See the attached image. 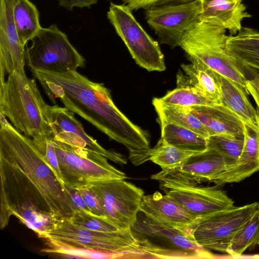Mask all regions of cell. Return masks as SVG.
<instances>
[{"label":"cell","mask_w":259,"mask_h":259,"mask_svg":"<svg viewBox=\"0 0 259 259\" xmlns=\"http://www.w3.org/2000/svg\"><path fill=\"white\" fill-rule=\"evenodd\" d=\"M0 228L11 216L39 238L75 210L63 181L33 140L0 114Z\"/></svg>","instance_id":"6da1fadb"},{"label":"cell","mask_w":259,"mask_h":259,"mask_svg":"<svg viewBox=\"0 0 259 259\" xmlns=\"http://www.w3.org/2000/svg\"><path fill=\"white\" fill-rule=\"evenodd\" d=\"M52 102L57 98L64 107L89 122L111 139L124 145L129 159L138 166L147 161L150 150L147 132L130 121L116 107L103 83L90 80L77 71L55 73L32 70Z\"/></svg>","instance_id":"7a4b0ae2"},{"label":"cell","mask_w":259,"mask_h":259,"mask_svg":"<svg viewBox=\"0 0 259 259\" xmlns=\"http://www.w3.org/2000/svg\"><path fill=\"white\" fill-rule=\"evenodd\" d=\"M47 247L42 252L68 257L85 258H146L131 228L117 232L89 230L71 222L68 218L58 220L41 235Z\"/></svg>","instance_id":"3957f363"},{"label":"cell","mask_w":259,"mask_h":259,"mask_svg":"<svg viewBox=\"0 0 259 259\" xmlns=\"http://www.w3.org/2000/svg\"><path fill=\"white\" fill-rule=\"evenodd\" d=\"M48 105L34 79L19 68L0 83V114L18 131L32 139L52 136Z\"/></svg>","instance_id":"277c9868"},{"label":"cell","mask_w":259,"mask_h":259,"mask_svg":"<svg viewBox=\"0 0 259 259\" xmlns=\"http://www.w3.org/2000/svg\"><path fill=\"white\" fill-rule=\"evenodd\" d=\"M228 37L226 30L222 26L198 20L185 32L179 47L189 60L201 63L238 83L249 94L244 69L228 52Z\"/></svg>","instance_id":"5b68a950"},{"label":"cell","mask_w":259,"mask_h":259,"mask_svg":"<svg viewBox=\"0 0 259 259\" xmlns=\"http://www.w3.org/2000/svg\"><path fill=\"white\" fill-rule=\"evenodd\" d=\"M147 258H209L213 254L195 241L191 231L169 227L139 211L131 227Z\"/></svg>","instance_id":"8992f818"},{"label":"cell","mask_w":259,"mask_h":259,"mask_svg":"<svg viewBox=\"0 0 259 259\" xmlns=\"http://www.w3.org/2000/svg\"><path fill=\"white\" fill-rule=\"evenodd\" d=\"M25 48V64L32 70L55 73L76 71L85 64L84 58L56 24L41 28Z\"/></svg>","instance_id":"52a82bcc"},{"label":"cell","mask_w":259,"mask_h":259,"mask_svg":"<svg viewBox=\"0 0 259 259\" xmlns=\"http://www.w3.org/2000/svg\"><path fill=\"white\" fill-rule=\"evenodd\" d=\"M52 139L55 147L61 179L75 188L95 181L125 179V174L108 162V158L89 148L71 146Z\"/></svg>","instance_id":"ba28073f"},{"label":"cell","mask_w":259,"mask_h":259,"mask_svg":"<svg viewBox=\"0 0 259 259\" xmlns=\"http://www.w3.org/2000/svg\"><path fill=\"white\" fill-rule=\"evenodd\" d=\"M126 5L110 3L107 18L140 67L149 71L165 70L164 55L154 40L138 22Z\"/></svg>","instance_id":"9c48e42d"},{"label":"cell","mask_w":259,"mask_h":259,"mask_svg":"<svg viewBox=\"0 0 259 259\" xmlns=\"http://www.w3.org/2000/svg\"><path fill=\"white\" fill-rule=\"evenodd\" d=\"M258 202L219 210L199 218L191 229L203 249L227 252L235 234L257 208Z\"/></svg>","instance_id":"30bf717a"},{"label":"cell","mask_w":259,"mask_h":259,"mask_svg":"<svg viewBox=\"0 0 259 259\" xmlns=\"http://www.w3.org/2000/svg\"><path fill=\"white\" fill-rule=\"evenodd\" d=\"M97 195L106 217L123 229L131 228L139 213L144 192L124 179H113L88 185Z\"/></svg>","instance_id":"8fae6325"},{"label":"cell","mask_w":259,"mask_h":259,"mask_svg":"<svg viewBox=\"0 0 259 259\" xmlns=\"http://www.w3.org/2000/svg\"><path fill=\"white\" fill-rule=\"evenodd\" d=\"M203 0L171 4L145 10V19L158 36L161 44L179 47L188 29L199 20Z\"/></svg>","instance_id":"7c38bea8"},{"label":"cell","mask_w":259,"mask_h":259,"mask_svg":"<svg viewBox=\"0 0 259 259\" xmlns=\"http://www.w3.org/2000/svg\"><path fill=\"white\" fill-rule=\"evenodd\" d=\"M160 188L189 212L201 218L214 212L233 207L234 202L217 187H199L170 178L156 179Z\"/></svg>","instance_id":"4fadbf2b"},{"label":"cell","mask_w":259,"mask_h":259,"mask_svg":"<svg viewBox=\"0 0 259 259\" xmlns=\"http://www.w3.org/2000/svg\"><path fill=\"white\" fill-rule=\"evenodd\" d=\"M48 113L54 139L71 146L89 148L118 164L127 163L123 155L105 149L88 135L82 124L75 118L74 112L65 107L55 105H49Z\"/></svg>","instance_id":"5bb4252c"},{"label":"cell","mask_w":259,"mask_h":259,"mask_svg":"<svg viewBox=\"0 0 259 259\" xmlns=\"http://www.w3.org/2000/svg\"><path fill=\"white\" fill-rule=\"evenodd\" d=\"M227 167L223 157L215 150L207 148L204 151L194 153L175 168L162 169L152 175L151 179L170 178L195 185L202 182L213 183Z\"/></svg>","instance_id":"9a60e30c"},{"label":"cell","mask_w":259,"mask_h":259,"mask_svg":"<svg viewBox=\"0 0 259 259\" xmlns=\"http://www.w3.org/2000/svg\"><path fill=\"white\" fill-rule=\"evenodd\" d=\"M25 47L18 37L13 16V0H0V83L7 74L25 65Z\"/></svg>","instance_id":"2e32d148"},{"label":"cell","mask_w":259,"mask_h":259,"mask_svg":"<svg viewBox=\"0 0 259 259\" xmlns=\"http://www.w3.org/2000/svg\"><path fill=\"white\" fill-rule=\"evenodd\" d=\"M140 210L162 224L184 231H191L199 219L175 199L159 192L144 195Z\"/></svg>","instance_id":"e0dca14e"},{"label":"cell","mask_w":259,"mask_h":259,"mask_svg":"<svg viewBox=\"0 0 259 259\" xmlns=\"http://www.w3.org/2000/svg\"><path fill=\"white\" fill-rule=\"evenodd\" d=\"M259 171V130L244 123V145L234 164L221 174L214 181L220 185L239 182Z\"/></svg>","instance_id":"ac0fdd59"},{"label":"cell","mask_w":259,"mask_h":259,"mask_svg":"<svg viewBox=\"0 0 259 259\" xmlns=\"http://www.w3.org/2000/svg\"><path fill=\"white\" fill-rule=\"evenodd\" d=\"M251 17L242 1L203 0L199 20L222 26L234 35L241 29L243 20Z\"/></svg>","instance_id":"d6986e66"},{"label":"cell","mask_w":259,"mask_h":259,"mask_svg":"<svg viewBox=\"0 0 259 259\" xmlns=\"http://www.w3.org/2000/svg\"><path fill=\"white\" fill-rule=\"evenodd\" d=\"M207 131L209 136L220 134L244 136V123L222 104L199 105L189 108Z\"/></svg>","instance_id":"ffe728a7"},{"label":"cell","mask_w":259,"mask_h":259,"mask_svg":"<svg viewBox=\"0 0 259 259\" xmlns=\"http://www.w3.org/2000/svg\"><path fill=\"white\" fill-rule=\"evenodd\" d=\"M181 65L177 74V87L189 88L214 104H222L219 85L213 70L204 64L190 60Z\"/></svg>","instance_id":"44dd1931"},{"label":"cell","mask_w":259,"mask_h":259,"mask_svg":"<svg viewBox=\"0 0 259 259\" xmlns=\"http://www.w3.org/2000/svg\"><path fill=\"white\" fill-rule=\"evenodd\" d=\"M220 89L221 104L237 115L244 123L259 130V110L250 102L244 89L238 83L213 71Z\"/></svg>","instance_id":"7402d4cb"},{"label":"cell","mask_w":259,"mask_h":259,"mask_svg":"<svg viewBox=\"0 0 259 259\" xmlns=\"http://www.w3.org/2000/svg\"><path fill=\"white\" fill-rule=\"evenodd\" d=\"M13 16L18 37L25 47L42 28L38 11L29 0H13Z\"/></svg>","instance_id":"603a6c76"},{"label":"cell","mask_w":259,"mask_h":259,"mask_svg":"<svg viewBox=\"0 0 259 259\" xmlns=\"http://www.w3.org/2000/svg\"><path fill=\"white\" fill-rule=\"evenodd\" d=\"M153 105L160 124L172 123L193 131L207 139L209 135L198 118L189 108L166 105L158 98L153 99Z\"/></svg>","instance_id":"cb8c5ba5"},{"label":"cell","mask_w":259,"mask_h":259,"mask_svg":"<svg viewBox=\"0 0 259 259\" xmlns=\"http://www.w3.org/2000/svg\"><path fill=\"white\" fill-rule=\"evenodd\" d=\"M160 124L161 138L169 145L194 152H203L207 149V139L198 133L172 123Z\"/></svg>","instance_id":"d4e9b609"},{"label":"cell","mask_w":259,"mask_h":259,"mask_svg":"<svg viewBox=\"0 0 259 259\" xmlns=\"http://www.w3.org/2000/svg\"><path fill=\"white\" fill-rule=\"evenodd\" d=\"M257 244H259V208L258 207L236 232L227 253L233 257H238L246 249Z\"/></svg>","instance_id":"484cf974"},{"label":"cell","mask_w":259,"mask_h":259,"mask_svg":"<svg viewBox=\"0 0 259 259\" xmlns=\"http://www.w3.org/2000/svg\"><path fill=\"white\" fill-rule=\"evenodd\" d=\"M196 152L179 149L167 143L162 138L147 153V161L150 160L160 166L162 169L175 168Z\"/></svg>","instance_id":"4316f807"},{"label":"cell","mask_w":259,"mask_h":259,"mask_svg":"<svg viewBox=\"0 0 259 259\" xmlns=\"http://www.w3.org/2000/svg\"><path fill=\"white\" fill-rule=\"evenodd\" d=\"M207 142L208 148L215 150L223 157L228 168L235 164L240 155L244 145V136L211 135L207 139Z\"/></svg>","instance_id":"83f0119b"},{"label":"cell","mask_w":259,"mask_h":259,"mask_svg":"<svg viewBox=\"0 0 259 259\" xmlns=\"http://www.w3.org/2000/svg\"><path fill=\"white\" fill-rule=\"evenodd\" d=\"M158 100L166 105L184 108L214 104L193 90L184 87H177Z\"/></svg>","instance_id":"f1b7e54d"},{"label":"cell","mask_w":259,"mask_h":259,"mask_svg":"<svg viewBox=\"0 0 259 259\" xmlns=\"http://www.w3.org/2000/svg\"><path fill=\"white\" fill-rule=\"evenodd\" d=\"M68 218L73 224L93 231L113 232L124 229L107 217L98 215L91 212L76 211Z\"/></svg>","instance_id":"f546056e"},{"label":"cell","mask_w":259,"mask_h":259,"mask_svg":"<svg viewBox=\"0 0 259 259\" xmlns=\"http://www.w3.org/2000/svg\"><path fill=\"white\" fill-rule=\"evenodd\" d=\"M227 45L230 55L242 67L259 70V47L235 41L229 37Z\"/></svg>","instance_id":"4dcf8cb0"},{"label":"cell","mask_w":259,"mask_h":259,"mask_svg":"<svg viewBox=\"0 0 259 259\" xmlns=\"http://www.w3.org/2000/svg\"><path fill=\"white\" fill-rule=\"evenodd\" d=\"M52 137H40L32 139L44 160L62 180L57 154Z\"/></svg>","instance_id":"1f68e13d"},{"label":"cell","mask_w":259,"mask_h":259,"mask_svg":"<svg viewBox=\"0 0 259 259\" xmlns=\"http://www.w3.org/2000/svg\"><path fill=\"white\" fill-rule=\"evenodd\" d=\"M76 189L80 193L91 212L98 215L106 217L100 200L88 185Z\"/></svg>","instance_id":"d6a6232c"},{"label":"cell","mask_w":259,"mask_h":259,"mask_svg":"<svg viewBox=\"0 0 259 259\" xmlns=\"http://www.w3.org/2000/svg\"><path fill=\"white\" fill-rule=\"evenodd\" d=\"M132 11L147 10L165 5L188 2L194 0H121Z\"/></svg>","instance_id":"836d02e7"},{"label":"cell","mask_w":259,"mask_h":259,"mask_svg":"<svg viewBox=\"0 0 259 259\" xmlns=\"http://www.w3.org/2000/svg\"><path fill=\"white\" fill-rule=\"evenodd\" d=\"M228 37L235 41L259 47V32L251 28L242 27L237 34Z\"/></svg>","instance_id":"e575fe53"},{"label":"cell","mask_w":259,"mask_h":259,"mask_svg":"<svg viewBox=\"0 0 259 259\" xmlns=\"http://www.w3.org/2000/svg\"><path fill=\"white\" fill-rule=\"evenodd\" d=\"M64 184L66 191L70 196L75 212L81 211L91 212L78 190L76 188Z\"/></svg>","instance_id":"d590c367"},{"label":"cell","mask_w":259,"mask_h":259,"mask_svg":"<svg viewBox=\"0 0 259 259\" xmlns=\"http://www.w3.org/2000/svg\"><path fill=\"white\" fill-rule=\"evenodd\" d=\"M247 79L246 88L249 94L253 98L257 109L259 110V83L256 78L248 71L244 70Z\"/></svg>","instance_id":"8d00e7d4"},{"label":"cell","mask_w":259,"mask_h":259,"mask_svg":"<svg viewBox=\"0 0 259 259\" xmlns=\"http://www.w3.org/2000/svg\"><path fill=\"white\" fill-rule=\"evenodd\" d=\"M98 0H58L59 5L63 7L69 11H72L74 7L82 8H89L96 4Z\"/></svg>","instance_id":"74e56055"},{"label":"cell","mask_w":259,"mask_h":259,"mask_svg":"<svg viewBox=\"0 0 259 259\" xmlns=\"http://www.w3.org/2000/svg\"><path fill=\"white\" fill-rule=\"evenodd\" d=\"M244 70L253 75L259 83V70L253 69L248 67H242Z\"/></svg>","instance_id":"f35d334b"},{"label":"cell","mask_w":259,"mask_h":259,"mask_svg":"<svg viewBox=\"0 0 259 259\" xmlns=\"http://www.w3.org/2000/svg\"><path fill=\"white\" fill-rule=\"evenodd\" d=\"M257 207L259 208V202H258Z\"/></svg>","instance_id":"ab89813d"},{"label":"cell","mask_w":259,"mask_h":259,"mask_svg":"<svg viewBox=\"0 0 259 259\" xmlns=\"http://www.w3.org/2000/svg\"><path fill=\"white\" fill-rule=\"evenodd\" d=\"M231 1H243V0H231Z\"/></svg>","instance_id":"60d3db41"}]
</instances>
